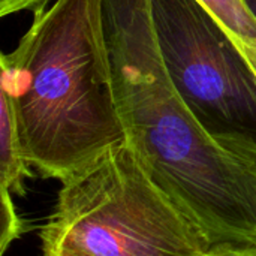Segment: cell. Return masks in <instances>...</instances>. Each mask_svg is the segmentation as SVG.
I'll return each mask as SVG.
<instances>
[{"mask_svg":"<svg viewBox=\"0 0 256 256\" xmlns=\"http://www.w3.org/2000/svg\"><path fill=\"white\" fill-rule=\"evenodd\" d=\"M28 165L66 182L126 141L104 24V0H56L33 12L0 58Z\"/></svg>","mask_w":256,"mask_h":256,"instance_id":"obj_1","label":"cell"},{"mask_svg":"<svg viewBox=\"0 0 256 256\" xmlns=\"http://www.w3.org/2000/svg\"><path fill=\"white\" fill-rule=\"evenodd\" d=\"M224 26L256 72V15L248 0H200Z\"/></svg>","mask_w":256,"mask_h":256,"instance_id":"obj_5","label":"cell"},{"mask_svg":"<svg viewBox=\"0 0 256 256\" xmlns=\"http://www.w3.org/2000/svg\"><path fill=\"white\" fill-rule=\"evenodd\" d=\"M48 6V0H0V15L8 16L21 10H38Z\"/></svg>","mask_w":256,"mask_h":256,"instance_id":"obj_8","label":"cell"},{"mask_svg":"<svg viewBox=\"0 0 256 256\" xmlns=\"http://www.w3.org/2000/svg\"><path fill=\"white\" fill-rule=\"evenodd\" d=\"M40 240L88 256H201L210 248L128 141L62 183Z\"/></svg>","mask_w":256,"mask_h":256,"instance_id":"obj_2","label":"cell"},{"mask_svg":"<svg viewBox=\"0 0 256 256\" xmlns=\"http://www.w3.org/2000/svg\"><path fill=\"white\" fill-rule=\"evenodd\" d=\"M30 176L32 166L26 159L12 102L0 93V186L15 196H24Z\"/></svg>","mask_w":256,"mask_h":256,"instance_id":"obj_4","label":"cell"},{"mask_svg":"<svg viewBox=\"0 0 256 256\" xmlns=\"http://www.w3.org/2000/svg\"><path fill=\"white\" fill-rule=\"evenodd\" d=\"M42 256H88L82 252L68 248H57V246H42Z\"/></svg>","mask_w":256,"mask_h":256,"instance_id":"obj_9","label":"cell"},{"mask_svg":"<svg viewBox=\"0 0 256 256\" xmlns=\"http://www.w3.org/2000/svg\"><path fill=\"white\" fill-rule=\"evenodd\" d=\"M201 256H256V244H214L210 246Z\"/></svg>","mask_w":256,"mask_h":256,"instance_id":"obj_7","label":"cell"},{"mask_svg":"<svg viewBox=\"0 0 256 256\" xmlns=\"http://www.w3.org/2000/svg\"><path fill=\"white\" fill-rule=\"evenodd\" d=\"M154 36L183 100L224 148L256 170V72L200 0H150Z\"/></svg>","mask_w":256,"mask_h":256,"instance_id":"obj_3","label":"cell"},{"mask_svg":"<svg viewBox=\"0 0 256 256\" xmlns=\"http://www.w3.org/2000/svg\"><path fill=\"white\" fill-rule=\"evenodd\" d=\"M12 196L14 195L6 188L0 186V255L26 232L24 222L16 213Z\"/></svg>","mask_w":256,"mask_h":256,"instance_id":"obj_6","label":"cell"},{"mask_svg":"<svg viewBox=\"0 0 256 256\" xmlns=\"http://www.w3.org/2000/svg\"><path fill=\"white\" fill-rule=\"evenodd\" d=\"M248 3H249L250 9L254 10V14L256 15V0H248Z\"/></svg>","mask_w":256,"mask_h":256,"instance_id":"obj_10","label":"cell"}]
</instances>
